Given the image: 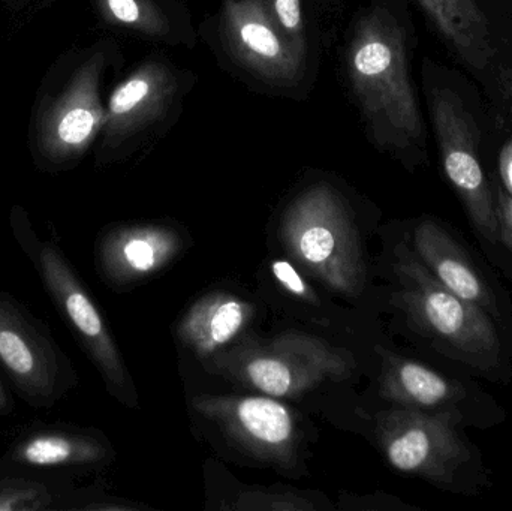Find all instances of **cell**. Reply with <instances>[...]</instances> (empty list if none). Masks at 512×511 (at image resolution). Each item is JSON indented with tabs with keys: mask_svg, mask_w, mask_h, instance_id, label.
I'll return each mask as SVG.
<instances>
[{
	"mask_svg": "<svg viewBox=\"0 0 512 511\" xmlns=\"http://www.w3.org/2000/svg\"><path fill=\"white\" fill-rule=\"evenodd\" d=\"M499 171H501L502 186L512 197V138L502 147Z\"/></svg>",
	"mask_w": 512,
	"mask_h": 511,
	"instance_id": "25",
	"label": "cell"
},
{
	"mask_svg": "<svg viewBox=\"0 0 512 511\" xmlns=\"http://www.w3.org/2000/svg\"><path fill=\"white\" fill-rule=\"evenodd\" d=\"M6 398L5 393H3L2 387H0V408L5 407Z\"/></svg>",
	"mask_w": 512,
	"mask_h": 511,
	"instance_id": "26",
	"label": "cell"
},
{
	"mask_svg": "<svg viewBox=\"0 0 512 511\" xmlns=\"http://www.w3.org/2000/svg\"><path fill=\"white\" fill-rule=\"evenodd\" d=\"M255 308L236 294L210 293L180 320L177 335L186 348L206 360L222 351L251 323Z\"/></svg>",
	"mask_w": 512,
	"mask_h": 511,
	"instance_id": "14",
	"label": "cell"
},
{
	"mask_svg": "<svg viewBox=\"0 0 512 511\" xmlns=\"http://www.w3.org/2000/svg\"><path fill=\"white\" fill-rule=\"evenodd\" d=\"M381 395L409 410H435L456 404L463 389L426 365L382 351Z\"/></svg>",
	"mask_w": 512,
	"mask_h": 511,
	"instance_id": "15",
	"label": "cell"
},
{
	"mask_svg": "<svg viewBox=\"0 0 512 511\" xmlns=\"http://www.w3.org/2000/svg\"><path fill=\"white\" fill-rule=\"evenodd\" d=\"M231 509L245 511H312L315 504L306 495L294 491L243 489Z\"/></svg>",
	"mask_w": 512,
	"mask_h": 511,
	"instance_id": "20",
	"label": "cell"
},
{
	"mask_svg": "<svg viewBox=\"0 0 512 511\" xmlns=\"http://www.w3.org/2000/svg\"><path fill=\"white\" fill-rule=\"evenodd\" d=\"M393 275L394 300L418 330L468 365H498L501 339L490 314L442 285L405 243L394 249Z\"/></svg>",
	"mask_w": 512,
	"mask_h": 511,
	"instance_id": "3",
	"label": "cell"
},
{
	"mask_svg": "<svg viewBox=\"0 0 512 511\" xmlns=\"http://www.w3.org/2000/svg\"><path fill=\"white\" fill-rule=\"evenodd\" d=\"M222 35L234 57L267 83L292 86L306 71V45L295 42L261 0H227Z\"/></svg>",
	"mask_w": 512,
	"mask_h": 511,
	"instance_id": "8",
	"label": "cell"
},
{
	"mask_svg": "<svg viewBox=\"0 0 512 511\" xmlns=\"http://www.w3.org/2000/svg\"><path fill=\"white\" fill-rule=\"evenodd\" d=\"M274 20L298 44L306 45L301 0H261Z\"/></svg>",
	"mask_w": 512,
	"mask_h": 511,
	"instance_id": "21",
	"label": "cell"
},
{
	"mask_svg": "<svg viewBox=\"0 0 512 511\" xmlns=\"http://www.w3.org/2000/svg\"><path fill=\"white\" fill-rule=\"evenodd\" d=\"M511 117H512V101H511Z\"/></svg>",
	"mask_w": 512,
	"mask_h": 511,
	"instance_id": "27",
	"label": "cell"
},
{
	"mask_svg": "<svg viewBox=\"0 0 512 511\" xmlns=\"http://www.w3.org/2000/svg\"><path fill=\"white\" fill-rule=\"evenodd\" d=\"M0 360L29 392L47 393L51 389L53 368L45 348L3 303H0Z\"/></svg>",
	"mask_w": 512,
	"mask_h": 511,
	"instance_id": "17",
	"label": "cell"
},
{
	"mask_svg": "<svg viewBox=\"0 0 512 511\" xmlns=\"http://www.w3.org/2000/svg\"><path fill=\"white\" fill-rule=\"evenodd\" d=\"M221 375L271 398H298L327 381L348 380L357 368L345 348L303 333H283L267 341H245L204 360Z\"/></svg>",
	"mask_w": 512,
	"mask_h": 511,
	"instance_id": "4",
	"label": "cell"
},
{
	"mask_svg": "<svg viewBox=\"0 0 512 511\" xmlns=\"http://www.w3.org/2000/svg\"><path fill=\"white\" fill-rule=\"evenodd\" d=\"M442 38L457 56L475 69L492 60L489 20L477 0H418Z\"/></svg>",
	"mask_w": 512,
	"mask_h": 511,
	"instance_id": "16",
	"label": "cell"
},
{
	"mask_svg": "<svg viewBox=\"0 0 512 511\" xmlns=\"http://www.w3.org/2000/svg\"><path fill=\"white\" fill-rule=\"evenodd\" d=\"M280 240L295 263L334 293L358 297L367 270L357 225L342 195L331 186L301 192L286 209Z\"/></svg>",
	"mask_w": 512,
	"mask_h": 511,
	"instance_id": "2",
	"label": "cell"
},
{
	"mask_svg": "<svg viewBox=\"0 0 512 511\" xmlns=\"http://www.w3.org/2000/svg\"><path fill=\"white\" fill-rule=\"evenodd\" d=\"M451 411L427 413L409 408L382 411L376 417L379 446L394 470L442 488L456 483L471 461V449Z\"/></svg>",
	"mask_w": 512,
	"mask_h": 511,
	"instance_id": "5",
	"label": "cell"
},
{
	"mask_svg": "<svg viewBox=\"0 0 512 511\" xmlns=\"http://www.w3.org/2000/svg\"><path fill=\"white\" fill-rule=\"evenodd\" d=\"M429 105L448 182L462 200L475 230L487 242H501L495 195L478 155L471 113L450 89H433Z\"/></svg>",
	"mask_w": 512,
	"mask_h": 511,
	"instance_id": "6",
	"label": "cell"
},
{
	"mask_svg": "<svg viewBox=\"0 0 512 511\" xmlns=\"http://www.w3.org/2000/svg\"><path fill=\"white\" fill-rule=\"evenodd\" d=\"M412 240L415 254L442 285L462 299L480 306L487 314L498 315L495 294L462 246L444 227L432 219H424L415 227Z\"/></svg>",
	"mask_w": 512,
	"mask_h": 511,
	"instance_id": "13",
	"label": "cell"
},
{
	"mask_svg": "<svg viewBox=\"0 0 512 511\" xmlns=\"http://www.w3.org/2000/svg\"><path fill=\"white\" fill-rule=\"evenodd\" d=\"M104 57L89 60L75 75L71 87L51 108L44 122V146L59 158L78 155L87 149L104 126L105 110L99 98V77Z\"/></svg>",
	"mask_w": 512,
	"mask_h": 511,
	"instance_id": "11",
	"label": "cell"
},
{
	"mask_svg": "<svg viewBox=\"0 0 512 511\" xmlns=\"http://www.w3.org/2000/svg\"><path fill=\"white\" fill-rule=\"evenodd\" d=\"M182 246L180 234L165 225L119 228L102 243V269L111 281L132 284L161 272Z\"/></svg>",
	"mask_w": 512,
	"mask_h": 511,
	"instance_id": "12",
	"label": "cell"
},
{
	"mask_svg": "<svg viewBox=\"0 0 512 511\" xmlns=\"http://www.w3.org/2000/svg\"><path fill=\"white\" fill-rule=\"evenodd\" d=\"M348 77L378 149L409 156L426 146V129L409 74L402 26L381 6L367 9L346 51Z\"/></svg>",
	"mask_w": 512,
	"mask_h": 511,
	"instance_id": "1",
	"label": "cell"
},
{
	"mask_svg": "<svg viewBox=\"0 0 512 511\" xmlns=\"http://www.w3.org/2000/svg\"><path fill=\"white\" fill-rule=\"evenodd\" d=\"M183 92L182 72L165 60H147L111 95L105 111V140L116 147L161 128Z\"/></svg>",
	"mask_w": 512,
	"mask_h": 511,
	"instance_id": "9",
	"label": "cell"
},
{
	"mask_svg": "<svg viewBox=\"0 0 512 511\" xmlns=\"http://www.w3.org/2000/svg\"><path fill=\"white\" fill-rule=\"evenodd\" d=\"M192 408L258 461L282 468L297 462V422L277 398L201 395L192 399Z\"/></svg>",
	"mask_w": 512,
	"mask_h": 511,
	"instance_id": "7",
	"label": "cell"
},
{
	"mask_svg": "<svg viewBox=\"0 0 512 511\" xmlns=\"http://www.w3.org/2000/svg\"><path fill=\"white\" fill-rule=\"evenodd\" d=\"M271 273H273L276 281L279 282L280 287L285 288L289 294L297 297V299L304 300V302L318 305V297H316L312 288L306 284V281L301 278L300 273L295 270L291 263L285 260H274L271 263Z\"/></svg>",
	"mask_w": 512,
	"mask_h": 511,
	"instance_id": "23",
	"label": "cell"
},
{
	"mask_svg": "<svg viewBox=\"0 0 512 511\" xmlns=\"http://www.w3.org/2000/svg\"><path fill=\"white\" fill-rule=\"evenodd\" d=\"M39 261H41L45 285L53 294L57 305L83 339L87 351L101 369L111 389L116 390L117 396L122 401H128V395L131 393L129 377L122 357L98 309L93 305L62 255L53 246L47 245L42 248Z\"/></svg>",
	"mask_w": 512,
	"mask_h": 511,
	"instance_id": "10",
	"label": "cell"
},
{
	"mask_svg": "<svg viewBox=\"0 0 512 511\" xmlns=\"http://www.w3.org/2000/svg\"><path fill=\"white\" fill-rule=\"evenodd\" d=\"M110 23L128 27L153 41L180 44L192 38L182 15L171 11L162 0H98Z\"/></svg>",
	"mask_w": 512,
	"mask_h": 511,
	"instance_id": "18",
	"label": "cell"
},
{
	"mask_svg": "<svg viewBox=\"0 0 512 511\" xmlns=\"http://www.w3.org/2000/svg\"><path fill=\"white\" fill-rule=\"evenodd\" d=\"M496 216H498L499 237L512 252V197L501 183H495Z\"/></svg>",
	"mask_w": 512,
	"mask_h": 511,
	"instance_id": "24",
	"label": "cell"
},
{
	"mask_svg": "<svg viewBox=\"0 0 512 511\" xmlns=\"http://www.w3.org/2000/svg\"><path fill=\"white\" fill-rule=\"evenodd\" d=\"M105 458V449L90 438L68 435H39L24 443L15 459L32 467L87 464Z\"/></svg>",
	"mask_w": 512,
	"mask_h": 511,
	"instance_id": "19",
	"label": "cell"
},
{
	"mask_svg": "<svg viewBox=\"0 0 512 511\" xmlns=\"http://www.w3.org/2000/svg\"><path fill=\"white\" fill-rule=\"evenodd\" d=\"M47 495L32 485H11L0 489V511L38 510L45 506Z\"/></svg>",
	"mask_w": 512,
	"mask_h": 511,
	"instance_id": "22",
	"label": "cell"
}]
</instances>
